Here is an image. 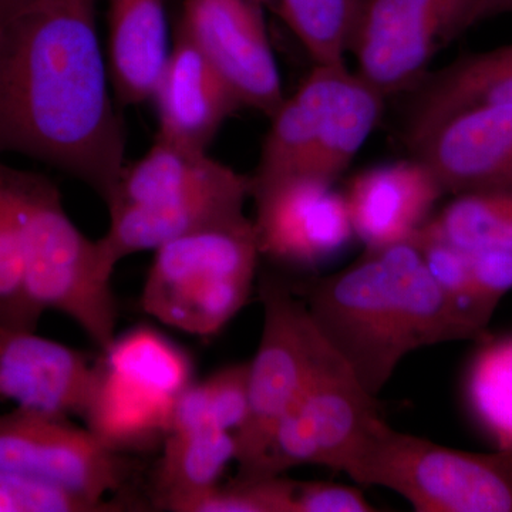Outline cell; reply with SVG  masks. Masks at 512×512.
<instances>
[{"mask_svg": "<svg viewBox=\"0 0 512 512\" xmlns=\"http://www.w3.org/2000/svg\"><path fill=\"white\" fill-rule=\"evenodd\" d=\"M97 0H0V156L57 168L109 204L126 167Z\"/></svg>", "mask_w": 512, "mask_h": 512, "instance_id": "obj_1", "label": "cell"}, {"mask_svg": "<svg viewBox=\"0 0 512 512\" xmlns=\"http://www.w3.org/2000/svg\"><path fill=\"white\" fill-rule=\"evenodd\" d=\"M295 292L320 335L373 397L413 350L487 340L460 315L412 241L365 249L355 264Z\"/></svg>", "mask_w": 512, "mask_h": 512, "instance_id": "obj_2", "label": "cell"}, {"mask_svg": "<svg viewBox=\"0 0 512 512\" xmlns=\"http://www.w3.org/2000/svg\"><path fill=\"white\" fill-rule=\"evenodd\" d=\"M249 191V175L237 173L208 151L156 137L143 157L124 167L106 205L110 225L101 245L119 265L127 256L156 251L198 229L244 217Z\"/></svg>", "mask_w": 512, "mask_h": 512, "instance_id": "obj_3", "label": "cell"}, {"mask_svg": "<svg viewBox=\"0 0 512 512\" xmlns=\"http://www.w3.org/2000/svg\"><path fill=\"white\" fill-rule=\"evenodd\" d=\"M26 288L43 313L56 311L74 320L106 352L116 340L117 303L110 264L100 241L76 227L52 180L9 167Z\"/></svg>", "mask_w": 512, "mask_h": 512, "instance_id": "obj_4", "label": "cell"}, {"mask_svg": "<svg viewBox=\"0 0 512 512\" xmlns=\"http://www.w3.org/2000/svg\"><path fill=\"white\" fill-rule=\"evenodd\" d=\"M259 258L247 215L174 239L156 249L141 308L165 326L210 338L247 305Z\"/></svg>", "mask_w": 512, "mask_h": 512, "instance_id": "obj_5", "label": "cell"}, {"mask_svg": "<svg viewBox=\"0 0 512 512\" xmlns=\"http://www.w3.org/2000/svg\"><path fill=\"white\" fill-rule=\"evenodd\" d=\"M357 484L402 495L419 512H512V453L456 450L376 416L342 468Z\"/></svg>", "mask_w": 512, "mask_h": 512, "instance_id": "obj_6", "label": "cell"}, {"mask_svg": "<svg viewBox=\"0 0 512 512\" xmlns=\"http://www.w3.org/2000/svg\"><path fill=\"white\" fill-rule=\"evenodd\" d=\"M384 100L346 63L313 64L269 117L252 175H303L335 183L375 130Z\"/></svg>", "mask_w": 512, "mask_h": 512, "instance_id": "obj_7", "label": "cell"}, {"mask_svg": "<svg viewBox=\"0 0 512 512\" xmlns=\"http://www.w3.org/2000/svg\"><path fill=\"white\" fill-rule=\"evenodd\" d=\"M379 414L376 397L363 389L315 326L308 380L279 421L264 460L248 477L282 476L303 464L342 471L350 451Z\"/></svg>", "mask_w": 512, "mask_h": 512, "instance_id": "obj_8", "label": "cell"}, {"mask_svg": "<svg viewBox=\"0 0 512 512\" xmlns=\"http://www.w3.org/2000/svg\"><path fill=\"white\" fill-rule=\"evenodd\" d=\"M264 325L249 363L247 419L234 434L238 477H248L264 460L279 421L301 394L311 369L315 335L301 296L284 279L266 274L259 281Z\"/></svg>", "mask_w": 512, "mask_h": 512, "instance_id": "obj_9", "label": "cell"}, {"mask_svg": "<svg viewBox=\"0 0 512 512\" xmlns=\"http://www.w3.org/2000/svg\"><path fill=\"white\" fill-rule=\"evenodd\" d=\"M478 0H363L349 53L384 99L413 90L433 57L478 25Z\"/></svg>", "mask_w": 512, "mask_h": 512, "instance_id": "obj_10", "label": "cell"}, {"mask_svg": "<svg viewBox=\"0 0 512 512\" xmlns=\"http://www.w3.org/2000/svg\"><path fill=\"white\" fill-rule=\"evenodd\" d=\"M0 471L36 478L94 501L120 493L131 477L123 454L87 427L19 407L0 414Z\"/></svg>", "mask_w": 512, "mask_h": 512, "instance_id": "obj_11", "label": "cell"}, {"mask_svg": "<svg viewBox=\"0 0 512 512\" xmlns=\"http://www.w3.org/2000/svg\"><path fill=\"white\" fill-rule=\"evenodd\" d=\"M251 178L259 254L286 268L316 269L355 237L345 195L303 175Z\"/></svg>", "mask_w": 512, "mask_h": 512, "instance_id": "obj_12", "label": "cell"}, {"mask_svg": "<svg viewBox=\"0 0 512 512\" xmlns=\"http://www.w3.org/2000/svg\"><path fill=\"white\" fill-rule=\"evenodd\" d=\"M259 0H184L177 25L197 43L244 107L271 117L285 99Z\"/></svg>", "mask_w": 512, "mask_h": 512, "instance_id": "obj_13", "label": "cell"}, {"mask_svg": "<svg viewBox=\"0 0 512 512\" xmlns=\"http://www.w3.org/2000/svg\"><path fill=\"white\" fill-rule=\"evenodd\" d=\"M97 382V363L79 350L0 326V402L19 409L84 417Z\"/></svg>", "mask_w": 512, "mask_h": 512, "instance_id": "obj_14", "label": "cell"}, {"mask_svg": "<svg viewBox=\"0 0 512 512\" xmlns=\"http://www.w3.org/2000/svg\"><path fill=\"white\" fill-rule=\"evenodd\" d=\"M151 101L158 117L156 137L194 151H208L225 121L244 107L220 70L178 25Z\"/></svg>", "mask_w": 512, "mask_h": 512, "instance_id": "obj_15", "label": "cell"}, {"mask_svg": "<svg viewBox=\"0 0 512 512\" xmlns=\"http://www.w3.org/2000/svg\"><path fill=\"white\" fill-rule=\"evenodd\" d=\"M446 194L512 184V104L463 111L410 148Z\"/></svg>", "mask_w": 512, "mask_h": 512, "instance_id": "obj_16", "label": "cell"}, {"mask_svg": "<svg viewBox=\"0 0 512 512\" xmlns=\"http://www.w3.org/2000/svg\"><path fill=\"white\" fill-rule=\"evenodd\" d=\"M343 195L353 234L373 251L412 241L446 192L430 168L412 156L362 171Z\"/></svg>", "mask_w": 512, "mask_h": 512, "instance_id": "obj_17", "label": "cell"}, {"mask_svg": "<svg viewBox=\"0 0 512 512\" xmlns=\"http://www.w3.org/2000/svg\"><path fill=\"white\" fill-rule=\"evenodd\" d=\"M406 96L402 131L409 150L458 113L512 104V43L464 53L443 69L427 73Z\"/></svg>", "mask_w": 512, "mask_h": 512, "instance_id": "obj_18", "label": "cell"}, {"mask_svg": "<svg viewBox=\"0 0 512 512\" xmlns=\"http://www.w3.org/2000/svg\"><path fill=\"white\" fill-rule=\"evenodd\" d=\"M171 42L165 0H109L106 56L121 104L141 106L153 99Z\"/></svg>", "mask_w": 512, "mask_h": 512, "instance_id": "obj_19", "label": "cell"}, {"mask_svg": "<svg viewBox=\"0 0 512 512\" xmlns=\"http://www.w3.org/2000/svg\"><path fill=\"white\" fill-rule=\"evenodd\" d=\"M235 454L234 433L212 424L167 434L154 474V507L180 512L188 501L220 484Z\"/></svg>", "mask_w": 512, "mask_h": 512, "instance_id": "obj_20", "label": "cell"}, {"mask_svg": "<svg viewBox=\"0 0 512 512\" xmlns=\"http://www.w3.org/2000/svg\"><path fill=\"white\" fill-rule=\"evenodd\" d=\"M175 399L124 379L97 362V382L90 400L87 429L113 450L123 453L164 436Z\"/></svg>", "mask_w": 512, "mask_h": 512, "instance_id": "obj_21", "label": "cell"}, {"mask_svg": "<svg viewBox=\"0 0 512 512\" xmlns=\"http://www.w3.org/2000/svg\"><path fill=\"white\" fill-rule=\"evenodd\" d=\"M420 231L467 251H512V184L454 195Z\"/></svg>", "mask_w": 512, "mask_h": 512, "instance_id": "obj_22", "label": "cell"}, {"mask_svg": "<svg viewBox=\"0 0 512 512\" xmlns=\"http://www.w3.org/2000/svg\"><path fill=\"white\" fill-rule=\"evenodd\" d=\"M291 30L313 64H345L363 0H259Z\"/></svg>", "mask_w": 512, "mask_h": 512, "instance_id": "obj_23", "label": "cell"}, {"mask_svg": "<svg viewBox=\"0 0 512 512\" xmlns=\"http://www.w3.org/2000/svg\"><path fill=\"white\" fill-rule=\"evenodd\" d=\"M103 353L107 369L164 396L175 399L192 383L188 357L153 330H133Z\"/></svg>", "mask_w": 512, "mask_h": 512, "instance_id": "obj_24", "label": "cell"}, {"mask_svg": "<svg viewBox=\"0 0 512 512\" xmlns=\"http://www.w3.org/2000/svg\"><path fill=\"white\" fill-rule=\"evenodd\" d=\"M248 372L249 363L228 366L185 387L175 397L167 434L207 424L237 433L248 414Z\"/></svg>", "mask_w": 512, "mask_h": 512, "instance_id": "obj_25", "label": "cell"}, {"mask_svg": "<svg viewBox=\"0 0 512 512\" xmlns=\"http://www.w3.org/2000/svg\"><path fill=\"white\" fill-rule=\"evenodd\" d=\"M467 399L474 416L504 451H512V338L478 350L467 377Z\"/></svg>", "mask_w": 512, "mask_h": 512, "instance_id": "obj_26", "label": "cell"}, {"mask_svg": "<svg viewBox=\"0 0 512 512\" xmlns=\"http://www.w3.org/2000/svg\"><path fill=\"white\" fill-rule=\"evenodd\" d=\"M8 171V165L0 164V326L36 330L43 312L26 288L22 237Z\"/></svg>", "mask_w": 512, "mask_h": 512, "instance_id": "obj_27", "label": "cell"}, {"mask_svg": "<svg viewBox=\"0 0 512 512\" xmlns=\"http://www.w3.org/2000/svg\"><path fill=\"white\" fill-rule=\"evenodd\" d=\"M296 480L235 477L188 501L180 512H295Z\"/></svg>", "mask_w": 512, "mask_h": 512, "instance_id": "obj_28", "label": "cell"}, {"mask_svg": "<svg viewBox=\"0 0 512 512\" xmlns=\"http://www.w3.org/2000/svg\"><path fill=\"white\" fill-rule=\"evenodd\" d=\"M124 498L94 501L20 474L0 471V512H123L133 510Z\"/></svg>", "mask_w": 512, "mask_h": 512, "instance_id": "obj_29", "label": "cell"}, {"mask_svg": "<svg viewBox=\"0 0 512 512\" xmlns=\"http://www.w3.org/2000/svg\"><path fill=\"white\" fill-rule=\"evenodd\" d=\"M470 265L478 301L493 318L498 303L512 289V251L474 249L470 251Z\"/></svg>", "mask_w": 512, "mask_h": 512, "instance_id": "obj_30", "label": "cell"}, {"mask_svg": "<svg viewBox=\"0 0 512 512\" xmlns=\"http://www.w3.org/2000/svg\"><path fill=\"white\" fill-rule=\"evenodd\" d=\"M362 491L326 481H296L295 512H375Z\"/></svg>", "mask_w": 512, "mask_h": 512, "instance_id": "obj_31", "label": "cell"}, {"mask_svg": "<svg viewBox=\"0 0 512 512\" xmlns=\"http://www.w3.org/2000/svg\"><path fill=\"white\" fill-rule=\"evenodd\" d=\"M512 13V0H478L477 23Z\"/></svg>", "mask_w": 512, "mask_h": 512, "instance_id": "obj_32", "label": "cell"}, {"mask_svg": "<svg viewBox=\"0 0 512 512\" xmlns=\"http://www.w3.org/2000/svg\"><path fill=\"white\" fill-rule=\"evenodd\" d=\"M511 453H512V451H511Z\"/></svg>", "mask_w": 512, "mask_h": 512, "instance_id": "obj_33", "label": "cell"}]
</instances>
